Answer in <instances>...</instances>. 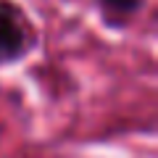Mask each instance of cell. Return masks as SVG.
<instances>
[{
	"instance_id": "1",
	"label": "cell",
	"mask_w": 158,
	"mask_h": 158,
	"mask_svg": "<svg viewBox=\"0 0 158 158\" xmlns=\"http://www.w3.org/2000/svg\"><path fill=\"white\" fill-rule=\"evenodd\" d=\"M32 45L34 34L24 11L11 0H0V66L21 61Z\"/></svg>"
},
{
	"instance_id": "2",
	"label": "cell",
	"mask_w": 158,
	"mask_h": 158,
	"mask_svg": "<svg viewBox=\"0 0 158 158\" xmlns=\"http://www.w3.org/2000/svg\"><path fill=\"white\" fill-rule=\"evenodd\" d=\"M142 6H145V0H98V8H100L103 19L108 24H113V27L127 24Z\"/></svg>"
}]
</instances>
